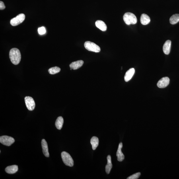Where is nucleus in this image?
Instances as JSON below:
<instances>
[{
	"label": "nucleus",
	"mask_w": 179,
	"mask_h": 179,
	"mask_svg": "<svg viewBox=\"0 0 179 179\" xmlns=\"http://www.w3.org/2000/svg\"><path fill=\"white\" fill-rule=\"evenodd\" d=\"M9 57L13 64L18 65L21 59V55L20 51L16 48L11 49L9 52Z\"/></svg>",
	"instance_id": "obj_1"
},
{
	"label": "nucleus",
	"mask_w": 179,
	"mask_h": 179,
	"mask_svg": "<svg viewBox=\"0 0 179 179\" xmlns=\"http://www.w3.org/2000/svg\"><path fill=\"white\" fill-rule=\"evenodd\" d=\"M123 19L125 23L127 25L135 24L137 23V19L136 16L132 13L127 12L123 16Z\"/></svg>",
	"instance_id": "obj_2"
},
{
	"label": "nucleus",
	"mask_w": 179,
	"mask_h": 179,
	"mask_svg": "<svg viewBox=\"0 0 179 179\" xmlns=\"http://www.w3.org/2000/svg\"><path fill=\"white\" fill-rule=\"evenodd\" d=\"M62 159L66 165L72 167L74 165V161L70 154L66 152H62Z\"/></svg>",
	"instance_id": "obj_3"
},
{
	"label": "nucleus",
	"mask_w": 179,
	"mask_h": 179,
	"mask_svg": "<svg viewBox=\"0 0 179 179\" xmlns=\"http://www.w3.org/2000/svg\"><path fill=\"white\" fill-rule=\"evenodd\" d=\"M84 47L86 49L89 51L95 53H99L100 51V47L93 42L86 41L84 43Z\"/></svg>",
	"instance_id": "obj_4"
},
{
	"label": "nucleus",
	"mask_w": 179,
	"mask_h": 179,
	"mask_svg": "<svg viewBox=\"0 0 179 179\" xmlns=\"http://www.w3.org/2000/svg\"><path fill=\"white\" fill-rule=\"evenodd\" d=\"M25 16L24 14H19L15 17L12 18L10 20V23L12 26H15L19 25L24 21L25 19Z\"/></svg>",
	"instance_id": "obj_5"
},
{
	"label": "nucleus",
	"mask_w": 179,
	"mask_h": 179,
	"mask_svg": "<svg viewBox=\"0 0 179 179\" xmlns=\"http://www.w3.org/2000/svg\"><path fill=\"white\" fill-rule=\"evenodd\" d=\"M15 140L13 137L4 135L0 137V142L4 145L10 146L14 143Z\"/></svg>",
	"instance_id": "obj_6"
},
{
	"label": "nucleus",
	"mask_w": 179,
	"mask_h": 179,
	"mask_svg": "<svg viewBox=\"0 0 179 179\" xmlns=\"http://www.w3.org/2000/svg\"><path fill=\"white\" fill-rule=\"evenodd\" d=\"M25 104L27 108L29 110H33L35 107V103L32 97L29 96H27L25 98Z\"/></svg>",
	"instance_id": "obj_7"
},
{
	"label": "nucleus",
	"mask_w": 179,
	"mask_h": 179,
	"mask_svg": "<svg viewBox=\"0 0 179 179\" xmlns=\"http://www.w3.org/2000/svg\"><path fill=\"white\" fill-rule=\"evenodd\" d=\"M170 79L168 77L162 78L158 82L157 85L158 87L160 88H166L169 84Z\"/></svg>",
	"instance_id": "obj_8"
},
{
	"label": "nucleus",
	"mask_w": 179,
	"mask_h": 179,
	"mask_svg": "<svg viewBox=\"0 0 179 179\" xmlns=\"http://www.w3.org/2000/svg\"><path fill=\"white\" fill-rule=\"evenodd\" d=\"M122 146V143L120 142L119 144L118 150H117L116 156L119 162H122L124 159V156L121 151Z\"/></svg>",
	"instance_id": "obj_9"
},
{
	"label": "nucleus",
	"mask_w": 179,
	"mask_h": 179,
	"mask_svg": "<svg viewBox=\"0 0 179 179\" xmlns=\"http://www.w3.org/2000/svg\"><path fill=\"white\" fill-rule=\"evenodd\" d=\"M41 143H42L43 154L46 157H49L50 156V154H49V152L48 144H47L46 140L44 139H42Z\"/></svg>",
	"instance_id": "obj_10"
},
{
	"label": "nucleus",
	"mask_w": 179,
	"mask_h": 179,
	"mask_svg": "<svg viewBox=\"0 0 179 179\" xmlns=\"http://www.w3.org/2000/svg\"><path fill=\"white\" fill-rule=\"evenodd\" d=\"M171 46V41L169 40L166 41L164 45L163 46V51L164 54L168 55L169 54Z\"/></svg>",
	"instance_id": "obj_11"
},
{
	"label": "nucleus",
	"mask_w": 179,
	"mask_h": 179,
	"mask_svg": "<svg viewBox=\"0 0 179 179\" xmlns=\"http://www.w3.org/2000/svg\"><path fill=\"white\" fill-rule=\"evenodd\" d=\"M84 61L82 60L78 61L72 63L69 66L71 69L73 70H77L81 67L83 65Z\"/></svg>",
	"instance_id": "obj_12"
},
{
	"label": "nucleus",
	"mask_w": 179,
	"mask_h": 179,
	"mask_svg": "<svg viewBox=\"0 0 179 179\" xmlns=\"http://www.w3.org/2000/svg\"><path fill=\"white\" fill-rule=\"evenodd\" d=\"M135 71L134 68L130 69L126 72L124 76V80L125 82H128L130 80L135 73Z\"/></svg>",
	"instance_id": "obj_13"
},
{
	"label": "nucleus",
	"mask_w": 179,
	"mask_h": 179,
	"mask_svg": "<svg viewBox=\"0 0 179 179\" xmlns=\"http://www.w3.org/2000/svg\"><path fill=\"white\" fill-rule=\"evenodd\" d=\"M18 166L14 165L7 166L6 168L5 171L7 173L12 174L15 173L18 171Z\"/></svg>",
	"instance_id": "obj_14"
},
{
	"label": "nucleus",
	"mask_w": 179,
	"mask_h": 179,
	"mask_svg": "<svg viewBox=\"0 0 179 179\" xmlns=\"http://www.w3.org/2000/svg\"><path fill=\"white\" fill-rule=\"evenodd\" d=\"M96 26L98 28L102 31H105L107 30V26L105 23L101 20L96 21L95 23Z\"/></svg>",
	"instance_id": "obj_15"
},
{
	"label": "nucleus",
	"mask_w": 179,
	"mask_h": 179,
	"mask_svg": "<svg viewBox=\"0 0 179 179\" xmlns=\"http://www.w3.org/2000/svg\"><path fill=\"white\" fill-rule=\"evenodd\" d=\"M150 18L149 16L145 14H142L140 17V22L143 25H147L150 22Z\"/></svg>",
	"instance_id": "obj_16"
},
{
	"label": "nucleus",
	"mask_w": 179,
	"mask_h": 179,
	"mask_svg": "<svg viewBox=\"0 0 179 179\" xmlns=\"http://www.w3.org/2000/svg\"><path fill=\"white\" fill-rule=\"evenodd\" d=\"M107 159L108 162L106 166V174H110L111 169L112 168V161H111V156L110 155H108Z\"/></svg>",
	"instance_id": "obj_17"
},
{
	"label": "nucleus",
	"mask_w": 179,
	"mask_h": 179,
	"mask_svg": "<svg viewBox=\"0 0 179 179\" xmlns=\"http://www.w3.org/2000/svg\"><path fill=\"white\" fill-rule=\"evenodd\" d=\"M63 122L64 120L63 117H59L55 121V125L56 128L59 130L61 129L63 126Z\"/></svg>",
	"instance_id": "obj_18"
},
{
	"label": "nucleus",
	"mask_w": 179,
	"mask_h": 179,
	"mask_svg": "<svg viewBox=\"0 0 179 179\" xmlns=\"http://www.w3.org/2000/svg\"><path fill=\"white\" fill-rule=\"evenodd\" d=\"M90 143L92 145V149L93 150H95L97 148L99 143V140L98 137L94 136L92 137L90 140Z\"/></svg>",
	"instance_id": "obj_19"
},
{
	"label": "nucleus",
	"mask_w": 179,
	"mask_h": 179,
	"mask_svg": "<svg viewBox=\"0 0 179 179\" xmlns=\"http://www.w3.org/2000/svg\"><path fill=\"white\" fill-rule=\"evenodd\" d=\"M171 24L174 25L177 23L179 22V14H175L172 15L170 19Z\"/></svg>",
	"instance_id": "obj_20"
},
{
	"label": "nucleus",
	"mask_w": 179,
	"mask_h": 179,
	"mask_svg": "<svg viewBox=\"0 0 179 179\" xmlns=\"http://www.w3.org/2000/svg\"><path fill=\"white\" fill-rule=\"evenodd\" d=\"M61 71V69L59 67H55L51 68L48 70L49 73L51 75H55Z\"/></svg>",
	"instance_id": "obj_21"
},
{
	"label": "nucleus",
	"mask_w": 179,
	"mask_h": 179,
	"mask_svg": "<svg viewBox=\"0 0 179 179\" xmlns=\"http://www.w3.org/2000/svg\"><path fill=\"white\" fill-rule=\"evenodd\" d=\"M141 175L140 173L139 172L132 175L127 178V179H138Z\"/></svg>",
	"instance_id": "obj_22"
},
{
	"label": "nucleus",
	"mask_w": 179,
	"mask_h": 179,
	"mask_svg": "<svg viewBox=\"0 0 179 179\" xmlns=\"http://www.w3.org/2000/svg\"><path fill=\"white\" fill-rule=\"evenodd\" d=\"M38 32L40 35H43L46 33V30L44 27H42L39 28Z\"/></svg>",
	"instance_id": "obj_23"
},
{
	"label": "nucleus",
	"mask_w": 179,
	"mask_h": 179,
	"mask_svg": "<svg viewBox=\"0 0 179 179\" xmlns=\"http://www.w3.org/2000/svg\"><path fill=\"white\" fill-rule=\"evenodd\" d=\"M5 6L3 1H0V9L3 10L5 9Z\"/></svg>",
	"instance_id": "obj_24"
}]
</instances>
